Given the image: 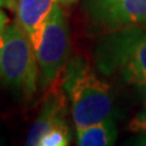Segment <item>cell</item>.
<instances>
[{
  "instance_id": "cell-1",
  "label": "cell",
  "mask_w": 146,
  "mask_h": 146,
  "mask_svg": "<svg viewBox=\"0 0 146 146\" xmlns=\"http://www.w3.org/2000/svg\"><path fill=\"white\" fill-rule=\"evenodd\" d=\"M62 86L71 104L76 129L111 117L113 99L110 85L99 78L85 58H71L63 70Z\"/></svg>"
},
{
  "instance_id": "cell-2",
  "label": "cell",
  "mask_w": 146,
  "mask_h": 146,
  "mask_svg": "<svg viewBox=\"0 0 146 146\" xmlns=\"http://www.w3.org/2000/svg\"><path fill=\"white\" fill-rule=\"evenodd\" d=\"M39 83V67L29 36L17 23L0 34V84L29 100Z\"/></svg>"
},
{
  "instance_id": "cell-3",
  "label": "cell",
  "mask_w": 146,
  "mask_h": 146,
  "mask_svg": "<svg viewBox=\"0 0 146 146\" xmlns=\"http://www.w3.org/2000/svg\"><path fill=\"white\" fill-rule=\"evenodd\" d=\"M34 52L39 67V85L46 90L58 80L68 62L70 29L62 6H56L46 17Z\"/></svg>"
},
{
  "instance_id": "cell-4",
  "label": "cell",
  "mask_w": 146,
  "mask_h": 146,
  "mask_svg": "<svg viewBox=\"0 0 146 146\" xmlns=\"http://www.w3.org/2000/svg\"><path fill=\"white\" fill-rule=\"evenodd\" d=\"M106 45L100 63L105 70L121 73L128 84L146 90V28L119 29Z\"/></svg>"
},
{
  "instance_id": "cell-5",
  "label": "cell",
  "mask_w": 146,
  "mask_h": 146,
  "mask_svg": "<svg viewBox=\"0 0 146 146\" xmlns=\"http://www.w3.org/2000/svg\"><path fill=\"white\" fill-rule=\"evenodd\" d=\"M94 25L107 31L146 26V0H85Z\"/></svg>"
},
{
  "instance_id": "cell-6",
  "label": "cell",
  "mask_w": 146,
  "mask_h": 146,
  "mask_svg": "<svg viewBox=\"0 0 146 146\" xmlns=\"http://www.w3.org/2000/svg\"><path fill=\"white\" fill-rule=\"evenodd\" d=\"M63 94L65 93L55 90L50 91L45 98L38 117L29 128L26 139L27 146H39L40 140L45 135L68 127L66 122V99Z\"/></svg>"
},
{
  "instance_id": "cell-7",
  "label": "cell",
  "mask_w": 146,
  "mask_h": 146,
  "mask_svg": "<svg viewBox=\"0 0 146 146\" xmlns=\"http://www.w3.org/2000/svg\"><path fill=\"white\" fill-rule=\"evenodd\" d=\"M77 0H17L16 22L29 36L33 49L36 48L43 25L56 6L70 5Z\"/></svg>"
},
{
  "instance_id": "cell-8",
  "label": "cell",
  "mask_w": 146,
  "mask_h": 146,
  "mask_svg": "<svg viewBox=\"0 0 146 146\" xmlns=\"http://www.w3.org/2000/svg\"><path fill=\"white\" fill-rule=\"evenodd\" d=\"M77 144L79 146H108L117 139V128L111 117L99 123L76 129Z\"/></svg>"
},
{
  "instance_id": "cell-9",
  "label": "cell",
  "mask_w": 146,
  "mask_h": 146,
  "mask_svg": "<svg viewBox=\"0 0 146 146\" xmlns=\"http://www.w3.org/2000/svg\"><path fill=\"white\" fill-rule=\"evenodd\" d=\"M71 141L70 128H60L45 135L40 140L39 146H66Z\"/></svg>"
},
{
  "instance_id": "cell-10",
  "label": "cell",
  "mask_w": 146,
  "mask_h": 146,
  "mask_svg": "<svg viewBox=\"0 0 146 146\" xmlns=\"http://www.w3.org/2000/svg\"><path fill=\"white\" fill-rule=\"evenodd\" d=\"M129 130L133 133L146 134V90H144L143 107L129 122Z\"/></svg>"
},
{
  "instance_id": "cell-11",
  "label": "cell",
  "mask_w": 146,
  "mask_h": 146,
  "mask_svg": "<svg viewBox=\"0 0 146 146\" xmlns=\"http://www.w3.org/2000/svg\"><path fill=\"white\" fill-rule=\"evenodd\" d=\"M7 23H9V16L5 13V11H3L0 9V34L7 27Z\"/></svg>"
},
{
  "instance_id": "cell-12",
  "label": "cell",
  "mask_w": 146,
  "mask_h": 146,
  "mask_svg": "<svg viewBox=\"0 0 146 146\" xmlns=\"http://www.w3.org/2000/svg\"><path fill=\"white\" fill-rule=\"evenodd\" d=\"M0 7H7L11 10H16L15 0H0Z\"/></svg>"
},
{
  "instance_id": "cell-13",
  "label": "cell",
  "mask_w": 146,
  "mask_h": 146,
  "mask_svg": "<svg viewBox=\"0 0 146 146\" xmlns=\"http://www.w3.org/2000/svg\"><path fill=\"white\" fill-rule=\"evenodd\" d=\"M136 145H143V146H146V134H143L141 136H139L138 139L135 140V143Z\"/></svg>"
}]
</instances>
